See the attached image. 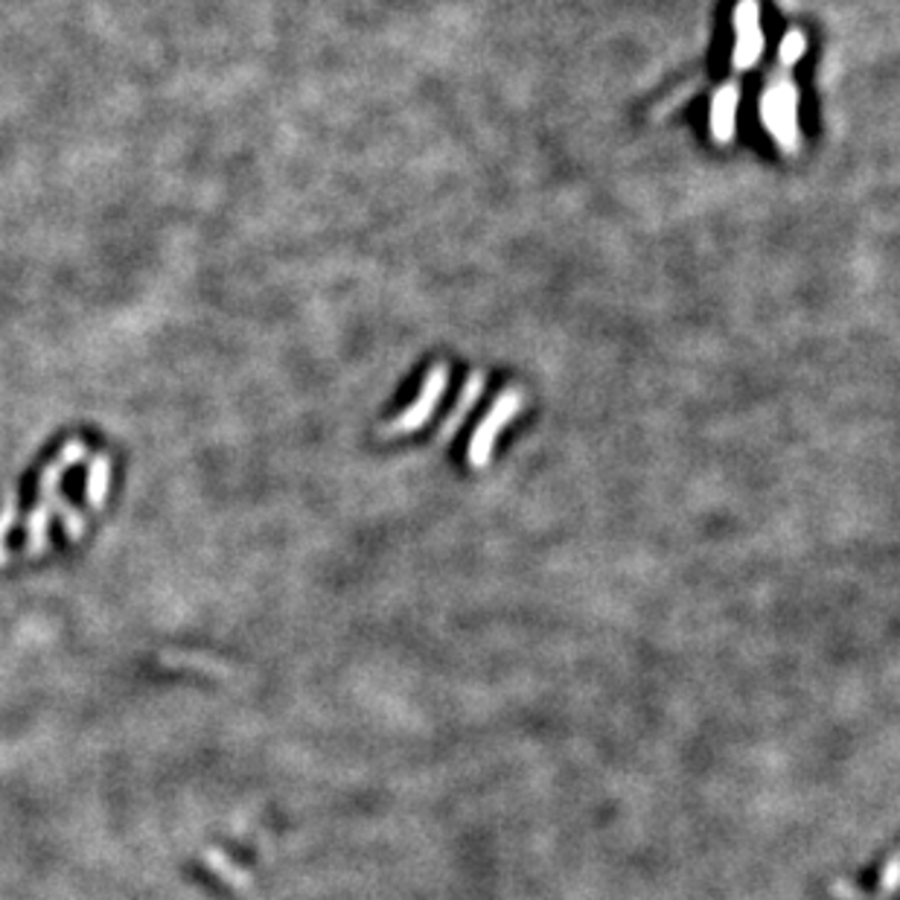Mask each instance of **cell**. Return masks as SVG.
Instances as JSON below:
<instances>
[{
	"instance_id": "8",
	"label": "cell",
	"mask_w": 900,
	"mask_h": 900,
	"mask_svg": "<svg viewBox=\"0 0 900 900\" xmlns=\"http://www.w3.org/2000/svg\"><path fill=\"white\" fill-rule=\"evenodd\" d=\"M699 88H703V76L691 79V82H685V85H679V88H676V91H674V94L665 96V100L658 102L656 111H653V117L662 120V117H665V114H671V111H674V109H679L682 102L691 100V96L697 94Z\"/></svg>"
},
{
	"instance_id": "7",
	"label": "cell",
	"mask_w": 900,
	"mask_h": 900,
	"mask_svg": "<svg viewBox=\"0 0 900 900\" xmlns=\"http://www.w3.org/2000/svg\"><path fill=\"white\" fill-rule=\"evenodd\" d=\"M805 53H807L805 32L790 30L781 39V48H778V68H787V71H792V64L799 62Z\"/></svg>"
},
{
	"instance_id": "2",
	"label": "cell",
	"mask_w": 900,
	"mask_h": 900,
	"mask_svg": "<svg viewBox=\"0 0 900 900\" xmlns=\"http://www.w3.org/2000/svg\"><path fill=\"white\" fill-rule=\"evenodd\" d=\"M522 406H525V393H522V388H508V391L499 393V400L493 402V408L481 417V423H478L475 434H472L470 440V463L475 470H484L487 463H490L495 438H499L504 426H510L517 420Z\"/></svg>"
},
{
	"instance_id": "6",
	"label": "cell",
	"mask_w": 900,
	"mask_h": 900,
	"mask_svg": "<svg viewBox=\"0 0 900 900\" xmlns=\"http://www.w3.org/2000/svg\"><path fill=\"white\" fill-rule=\"evenodd\" d=\"M487 385V376L484 374H470V379L463 382V391L458 393V402L452 406V411H449V417L443 420V426H440V443H447L449 438H452L454 431L461 429V423L467 420V415L472 411V406L478 402V397H481V391H484Z\"/></svg>"
},
{
	"instance_id": "1",
	"label": "cell",
	"mask_w": 900,
	"mask_h": 900,
	"mask_svg": "<svg viewBox=\"0 0 900 900\" xmlns=\"http://www.w3.org/2000/svg\"><path fill=\"white\" fill-rule=\"evenodd\" d=\"M760 123L773 134V141L778 143V150L796 155L799 152L801 134H799V88L792 82L787 68H778L769 73L764 94L758 102Z\"/></svg>"
},
{
	"instance_id": "3",
	"label": "cell",
	"mask_w": 900,
	"mask_h": 900,
	"mask_svg": "<svg viewBox=\"0 0 900 900\" xmlns=\"http://www.w3.org/2000/svg\"><path fill=\"white\" fill-rule=\"evenodd\" d=\"M447 382H449L447 365H434V368L429 370V376H426L423 391H420L415 406H408L406 411H400V415L393 417L391 423H385L382 429H379V434H382V438H397V434H408V431L423 429L431 417H434V411H438L440 400H443V391H447Z\"/></svg>"
},
{
	"instance_id": "4",
	"label": "cell",
	"mask_w": 900,
	"mask_h": 900,
	"mask_svg": "<svg viewBox=\"0 0 900 900\" xmlns=\"http://www.w3.org/2000/svg\"><path fill=\"white\" fill-rule=\"evenodd\" d=\"M764 53V30H760L758 0H740L735 7V50H732V68L751 71Z\"/></svg>"
},
{
	"instance_id": "5",
	"label": "cell",
	"mask_w": 900,
	"mask_h": 900,
	"mask_svg": "<svg viewBox=\"0 0 900 900\" xmlns=\"http://www.w3.org/2000/svg\"><path fill=\"white\" fill-rule=\"evenodd\" d=\"M740 105V82H726L714 91L712 100V141L726 146L735 137V114Z\"/></svg>"
}]
</instances>
